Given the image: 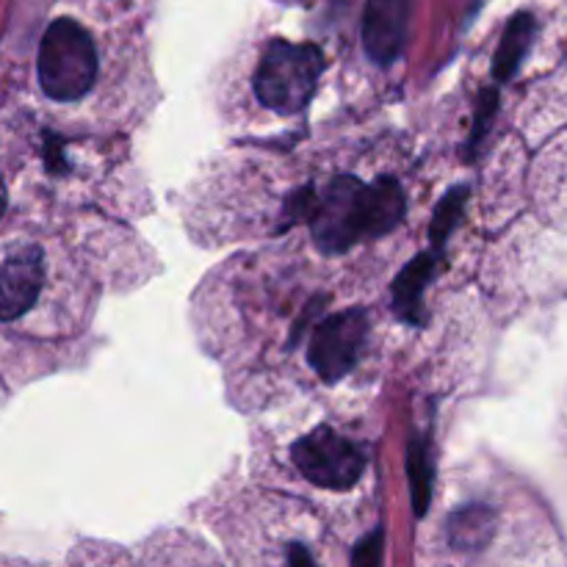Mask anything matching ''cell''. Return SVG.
Returning a JSON list of instances; mask_svg holds the SVG:
<instances>
[{"mask_svg":"<svg viewBox=\"0 0 567 567\" xmlns=\"http://www.w3.org/2000/svg\"><path fill=\"white\" fill-rule=\"evenodd\" d=\"M430 457H426V449L421 441H413L410 446V485H413V509L415 515L426 513V504H430Z\"/></svg>","mask_w":567,"mask_h":567,"instance_id":"12","label":"cell"},{"mask_svg":"<svg viewBox=\"0 0 567 567\" xmlns=\"http://www.w3.org/2000/svg\"><path fill=\"white\" fill-rule=\"evenodd\" d=\"M3 210H6V188L3 183H0V216H3Z\"/></svg>","mask_w":567,"mask_h":567,"instance_id":"16","label":"cell"},{"mask_svg":"<svg viewBox=\"0 0 567 567\" xmlns=\"http://www.w3.org/2000/svg\"><path fill=\"white\" fill-rule=\"evenodd\" d=\"M365 336H369V316L363 310L330 316L316 327L313 338H310V365L319 371L321 380L338 382L358 363Z\"/></svg>","mask_w":567,"mask_h":567,"instance_id":"5","label":"cell"},{"mask_svg":"<svg viewBox=\"0 0 567 567\" xmlns=\"http://www.w3.org/2000/svg\"><path fill=\"white\" fill-rule=\"evenodd\" d=\"M97 78V50L75 20H55L39 48V83L61 103L83 97Z\"/></svg>","mask_w":567,"mask_h":567,"instance_id":"2","label":"cell"},{"mask_svg":"<svg viewBox=\"0 0 567 567\" xmlns=\"http://www.w3.org/2000/svg\"><path fill=\"white\" fill-rule=\"evenodd\" d=\"M532 39H535V17L526 14V11L524 14H515L509 20L507 31H504L502 44H498L496 61H493V75L498 81H509L518 72L520 61L529 53Z\"/></svg>","mask_w":567,"mask_h":567,"instance_id":"9","label":"cell"},{"mask_svg":"<svg viewBox=\"0 0 567 567\" xmlns=\"http://www.w3.org/2000/svg\"><path fill=\"white\" fill-rule=\"evenodd\" d=\"M293 463L302 471L305 480L313 485L347 491L360 480L365 468V457L352 441L332 432L330 426H319L293 446Z\"/></svg>","mask_w":567,"mask_h":567,"instance_id":"4","label":"cell"},{"mask_svg":"<svg viewBox=\"0 0 567 567\" xmlns=\"http://www.w3.org/2000/svg\"><path fill=\"white\" fill-rule=\"evenodd\" d=\"M313 238L324 252L336 255L365 236V186L352 175H341L316 197Z\"/></svg>","mask_w":567,"mask_h":567,"instance_id":"3","label":"cell"},{"mask_svg":"<svg viewBox=\"0 0 567 567\" xmlns=\"http://www.w3.org/2000/svg\"><path fill=\"white\" fill-rule=\"evenodd\" d=\"M288 563H291V567H316L313 557H310L302 546L291 548V557H288Z\"/></svg>","mask_w":567,"mask_h":567,"instance_id":"15","label":"cell"},{"mask_svg":"<svg viewBox=\"0 0 567 567\" xmlns=\"http://www.w3.org/2000/svg\"><path fill=\"white\" fill-rule=\"evenodd\" d=\"M493 535V513L485 507H471L454 515L452 543L457 548H482Z\"/></svg>","mask_w":567,"mask_h":567,"instance_id":"11","label":"cell"},{"mask_svg":"<svg viewBox=\"0 0 567 567\" xmlns=\"http://www.w3.org/2000/svg\"><path fill=\"white\" fill-rule=\"evenodd\" d=\"M42 288V252L20 249L0 266V321H14L33 308Z\"/></svg>","mask_w":567,"mask_h":567,"instance_id":"6","label":"cell"},{"mask_svg":"<svg viewBox=\"0 0 567 567\" xmlns=\"http://www.w3.org/2000/svg\"><path fill=\"white\" fill-rule=\"evenodd\" d=\"M321 72L324 55L316 44L271 42L255 72V92L266 109L297 114L313 97Z\"/></svg>","mask_w":567,"mask_h":567,"instance_id":"1","label":"cell"},{"mask_svg":"<svg viewBox=\"0 0 567 567\" xmlns=\"http://www.w3.org/2000/svg\"><path fill=\"white\" fill-rule=\"evenodd\" d=\"M432 271H435V258H432V255H421V258H415L413 264L399 275L396 286H393V302H396V310L408 321H419L421 293H424Z\"/></svg>","mask_w":567,"mask_h":567,"instance_id":"10","label":"cell"},{"mask_svg":"<svg viewBox=\"0 0 567 567\" xmlns=\"http://www.w3.org/2000/svg\"><path fill=\"white\" fill-rule=\"evenodd\" d=\"M465 188H454L452 194H449L446 199H443V205L437 208L435 214V225H432V241L435 244H443L446 241V236L452 233V227L457 225L460 214H463V205H465Z\"/></svg>","mask_w":567,"mask_h":567,"instance_id":"13","label":"cell"},{"mask_svg":"<svg viewBox=\"0 0 567 567\" xmlns=\"http://www.w3.org/2000/svg\"><path fill=\"white\" fill-rule=\"evenodd\" d=\"M352 567H382V532H371L369 537L360 540V546L354 548Z\"/></svg>","mask_w":567,"mask_h":567,"instance_id":"14","label":"cell"},{"mask_svg":"<svg viewBox=\"0 0 567 567\" xmlns=\"http://www.w3.org/2000/svg\"><path fill=\"white\" fill-rule=\"evenodd\" d=\"M408 17L410 0H369L363 20V42L377 64H388L402 53Z\"/></svg>","mask_w":567,"mask_h":567,"instance_id":"7","label":"cell"},{"mask_svg":"<svg viewBox=\"0 0 567 567\" xmlns=\"http://www.w3.org/2000/svg\"><path fill=\"white\" fill-rule=\"evenodd\" d=\"M404 214V194L396 181L380 177L374 186H365V236L377 238L391 233Z\"/></svg>","mask_w":567,"mask_h":567,"instance_id":"8","label":"cell"}]
</instances>
